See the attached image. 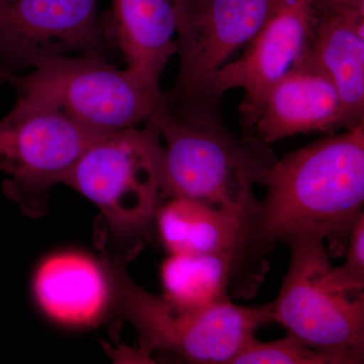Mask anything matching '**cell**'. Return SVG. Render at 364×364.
<instances>
[{"label":"cell","instance_id":"6da1fadb","mask_svg":"<svg viewBox=\"0 0 364 364\" xmlns=\"http://www.w3.org/2000/svg\"><path fill=\"white\" fill-rule=\"evenodd\" d=\"M267 193L254 215L244 249V279L254 284L277 244L317 234L334 255L344 252L363 215L364 124L347 129L273 161Z\"/></svg>","mask_w":364,"mask_h":364},{"label":"cell","instance_id":"7a4b0ae2","mask_svg":"<svg viewBox=\"0 0 364 364\" xmlns=\"http://www.w3.org/2000/svg\"><path fill=\"white\" fill-rule=\"evenodd\" d=\"M2 85L16 91L18 102L60 112L98 136L147 123L162 97L102 51L56 57L26 74L0 73Z\"/></svg>","mask_w":364,"mask_h":364},{"label":"cell","instance_id":"3957f363","mask_svg":"<svg viewBox=\"0 0 364 364\" xmlns=\"http://www.w3.org/2000/svg\"><path fill=\"white\" fill-rule=\"evenodd\" d=\"M149 122L162 144V196L215 205L257 202L255 184H264L272 163L225 128L219 112L183 117L158 109Z\"/></svg>","mask_w":364,"mask_h":364},{"label":"cell","instance_id":"277c9868","mask_svg":"<svg viewBox=\"0 0 364 364\" xmlns=\"http://www.w3.org/2000/svg\"><path fill=\"white\" fill-rule=\"evenodd\" d=\"M117 306L135 327L144 351L176 354L195 363L231 364L272 323V304L235 305L230 299L205 308H181L145 291L119 263L107 267Z\"/></svg>","mask_w":364,"mask_h":364},{"label":"cell","instance_id":"5b68a950","mask_svg":"<svg viewBox=\"0 0 364 364\" xmlns=\"http://www.w3.org/2000/svg\"><path fill=\"white\" fill-rule=\"evenodd\" d=\"M95 203L119 238L142 239L162 196V144L154 124L95 139L64 178Z\"/></svg>","mask_w":364,"mask_h":364},{"label":"cell","instance_id":"8992f818","mask_svg":"<svg viewBox=\"0 0 364 364\" xmlns=\"http://www.w3.org/2000/svg\"><path fill=\"white\" fill-rule=\"evenodd\" d=\"M291 263L272 321L339 364H359L364 356V296L337 289L324 239L303 234L287 242Z\"/></svg>","mask_w":364,"mask_h":364},{"label":"cell","instance_id":"52a82bcc","mask_svg":"<svg viewBox=\"0 0 364 364\" xmlns=\"http://www.w3.org/2000/svg\"><path fill=\"white\" fill-rule=\"evenodd\" d=\"M282 0H179L176 85L158 109L172 117L218 112L213 83L223 63L257 35Z\"/></svg>","mask_w":364,"mask_h":364},{"label":"cell","instance_id":"ba28073f","mask_svg":"<svg viewBox=\"0 0 364 364\" xmlns=\"http://www.w3.org/2000/svg\"><path fill=\"white\" fill-rule=\"evenodd\" d=\"M107 44L98 0H0V73Z\"/></svg>","mask_w":364,"mask_h":364},{"label":"cell","instance_id":"9c48e42d","mask_svg":"<svg viewBox=\"0 0 364 364\" xmlns=\"http://www.w3.org/2000/svg\"><path fill=\"white\" fill-rule=\"evenodd\" d=\"M95 134L60 112L16 100L0 119V171L9 174L6 191L28 203L54 184L63 182Z\"/></svg>","mask_w":364,"mask_h":364},{"label":"cell","instance_id":"30bf717a","mask_svg":"<svg viewBox=\"0 0 364 364\" xmlns=\"http://www.w3.org/2000/svg\"><path fill=\"white\" fill-rule=\"evenodd\" d=\"M316 16L314 0H282L253 38L247 52L221 67L213 83L218 100L241 88L240 111L251 124L273 85L301 61L312 42Z\"/></svg>","mask_w":364,"mask_h":364},{"label":"cell","instance_id":"8fae6325","mask_svg":"<svg viewBox=\"0 0 364 364\" xmlns=\"http://www.w3.org/2000/svg\"><path fill=\"white\" fill-rule=\"evenodd\" d=\"M250 124L260 140L269 144L298 134L344 128L338 91L310 48L268 91Z\"/></svg>","mask_w":364,"mask_h":364},{"label":"cell","instance_id":"7c38bea8","mask_svg":"<svg viewBox=\"0 0 364 364\" xmlns=\"http://www.w3.org/2000/svg\"><path fill=\"white\" fill-rule=\"evenodd\" d=\"M177 7L178 0H112L100 16L105 39L123 53L127 70L157 92L162 72L177 52Z\"/></svg>","mask_w":364,"mask_h":364},{"label":"cell","instance_id":"4fadbf2b","mask_svg":"<svg viewBox=\"0 0 364 364\" xmlns=\"http://www.w3.org/2000/svg\"><path fill=\"white\" fill-rule=\"evenodd\" d=\"M33 291L48 318L65 327L85 328L104 318L114 287L107 268L97 260L82 253L62 252L41 263Z\"/></svg>","mask_w":364,"mask_h":364},{"label":"cell","instance_id":"5bb4252c","mask_svg":"<svg viewBox=\"0 0 364 364\" xmlns=\"http://www.w3.org/2000/svg\"><path fill=\"white\" fill-rule=\"evenodd\" d=\"M259 200L241 207H215L170 198L158 208V231L170 254L234 253L244 270V249Z\"/></svg>","mask_w":364,"mask_h":364},{"label":"cell","instance_id":"9a60e30c","mask_svg":"<svg viewBox=\"0 0 364 364\" xmlns=\"http://www.w3.org/2000/svg\"><path fill=\"white\" fill-rule=\"evenodd\" d=\"M315 16L311 54L338 91L344 128L363 124L364 9Z\"/></svg>","mask_w":364,"mask_h":364},{"label":"cell","instance_id":"2e32d148","mask_svg":"<svg viewBox=\"0 0 364 364\" xmlns=\"http://www.w3.org/2000/svg\"><path fill=\"white\" fill-rule=\"evenodd\" d=\"M241 270L234 253L170 254L163 261L161 282L164 296L181 308L198 309L229 299L237 293Z\"/></svg>","mask_w":364,"mask_h":364},{"label":"cell","instance_id":"e0dca14e","mask_svg":"<svg viewBox=\"0 0 364 364\" xmlns=\"http://www.w3.org/2000/svg\"><path fill=\"white\" fill-rule=\"evenodd\" d=\"M231 364H339L332 356L308 346L287 333L270 342L254 339Z\"/></svg>","mask_w":364,"mask_h":364},{"label":"cell","instance_id":"ac0fdd59","mask_svg":"<svg viewBox=\"0 0 364 364\" xmlns=\"http://www.w3.org/2000/svg\"><path fill=\"white\" fill-rule=\"evenodd\" d=\"M341 267H331L330 280L337 289L352 294H363L364 289V215L352 231L345 249Z\"/></svg>","mask_w":364,"mask_h":364},{"label":"cell","instance_id":"d6986e66","mask_svg":"<svg viewBox=\"0 0 364 364\" xmlns=\"http://www.w3.org/2000/svg\"><path fill=\"white\" fill-rule=\"evenodd\" d=\"M315 13H337V11L364 9V0H314Z\"/></svg>","mask_w":364,"mask_h":364}]
</instances>
